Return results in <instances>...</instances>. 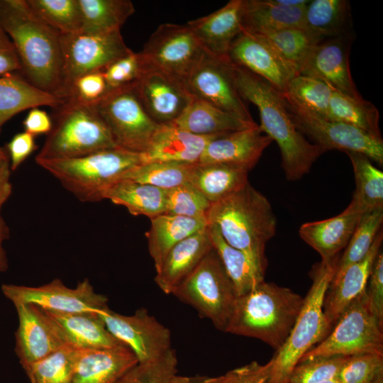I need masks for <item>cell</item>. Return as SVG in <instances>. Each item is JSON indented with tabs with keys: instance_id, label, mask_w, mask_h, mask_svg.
<instances>
[{
	"instance_id": "obj_1",
	"label": "cell",
	"mask_w": 383,
	"mask_h": 383,
	"mask_svg": "<svg viewBox=\"0 0 383 383\" xmlns=\"http://www.w3.org/2000/svg\"><path fill=\"white\" fill-rule=\"evenodd\" d=\"M231 70L242 98L258 109L260 129L278 145L287 179H301L325 152L299 130L281 92L240 66L231 62Z\"/></svg>"
},
{
	"instance_id": "obj_2",
	"label": "cell",
	"mask_w": 383,
	"mask_h": 383,
	"mask_svg": "<svg viewBox=\"0 0 383 383\" xmlns=\"http://www.w3.org/2000/svg\"><path fill=\"white\" fill-rule=\"evenodd\" d=\"M0 21L15 46L22 76L38 89L60 98L61 34L40 20L26 0H0Z\"/></svg>"
},
{
	"instance_id": "obj_3",
	"label": "cell",
	"mask_w": 383,
	"mask_h": 383,
	"mask_svg": "<svg viewBox=\"0 0 383 383\" xmlns=\"http://www.w3.org/2000/svg\"><path fill=\"white\" fill-rule=\"evenodd\" d=\"M207 221L215 225L223 238L243 252L265 276L266 245L277 231V218L266 196L248 182L238 191L213 203Z\"/></svg>"
},
{
	"instance_id": "obj_4",
	"label": "cell",
	"mask_w": 383,
	"mask_h": 383,
	"mask_svg": "<svg viewBox=\"0 0 383 383\" xmlns=\"http://www.w3.org/2000/svg\"><path fill=\"white\" fill-rule=\"evenodd\" d=\"M304 298L262 280L237 296L225 332L259 339L279 350L288 338Z\"/></svg>"
},
{
	"instance_id": "obj_5",
	"label": "cell",
	"mask_w": 383,
	"mask_h": 383,
	"mask_svg": "<svg viewBox=\"0 0 383 383\" xmlns=\"http://www.w3.org/2000/svg\"><path fill=\"white\" fill-rule=\"evenodd\" d=\"M35 162L78 200L92 203L106 199L108 190L143 161L141 153L116 148L78 157Z\"/></svg>"
},
{
	"instance_id": "obj_6",
	"label": "cell",
	"mask_w": 383,
	"mask_h": 383,
	"mask_svg": "<svg viewBox=\"0 0 383 383\" xmlns=\"http://www.w3.org/2000/svg\"><path fill=\"white\" fill-rule=\"evenodd\" d=\"M52 109V128L35 161L74 158L118 148L93 104L65 99Z\"/></svg>"
},
{
	"instance_id": "obj_7",
	"label": "cell",
	"mask_w": 383,
	"mask_h": 383,
	"mask_svg": "<svg viewBox=\"0 0 383 383\" xmlns=\"http://www.w3.org/2000/svg\"><path fill=\"white\" fill-rule=\"evenodd\" d=\"M338 257L321 262L312 271V284L294 326L282 347L272 357L269 383H288L298 362L329 333L331 326L323 312V300L335 274Z\"/></svg>"
},
{
	"instance_id": "obj_8",
	"label": "cell",
	"mask_w": 383,
	"mask_h": 383,
	"mask_svg": "<svg viewBox=\"0 0 383 383\" xmlns=\"http://www.w3.org/2000/svg\"><path fill=\"white\" fill-rule=\"evenodd\" d=\"M225 331L237 299L235 287L213 248L172 293Z\"/></svg>"
},
{
	"instance_id": "obj_9",
	"label": "cell",
	"mask_w": 383,
	"mask_h": 383,
	"mask_svg": "<svg viewBox=\"0 0 383 383\" xmlns=\"http://www.w3.org/2000/svg\"><path fill=\"white\" fill-rule=\"evenodd\" d=\"M360 354L383 355V324L372 312L366 289L342 313L328 335L301 359Z\"/></svg>"
},
{
	"instance_id": "obj_10",
	"label": "cell",
	"mask_w": 383,
	"mask_h": 383,
	"mask_svg": "<svg viewBox=\"0 0 383 383\" xmlns=\"http://www.w3.org/2000/svg\"><path fill=\"white\" fill-rule=\"evenodd\" d=\"M93 105L116 146L130 152L144 153L160 126L145 111L134 84L107 91Z\"/></svg>"
},
{
	"instance_id": "obj_11",
	"label": "cell",
	"mask_w": 383,
	"mask_h": 383,
	"mask_svg": "<svg viewBox=\"0 0 383 383\" xmlns=\"http://www.w3.org/2000/svg\"><path fill=\"white\" fill-rule=\"evenodd\" d=\"M63 59L60 97L65 99L74 81L89 72L104 71L114 61L133 51L126 45L120 30L61 35Z\"/></svg>"
},
{
	"instance_id": "obj_12",
	"label": "cell",
	"mask_w": 383,
	"mask_h": 383,
	"mask_svg": "<svg viewBox=\"0 0 383 383\" xmlns=\"http://www.w3.org/2000/svg\"><path fill=\"white\" fill-rule=\"evenodd\" d=\"M283 96L299 130L324 152L338 150L359 152L382 165V138L374 137L350 125L322 117Z\"/></svg>"
},
{
	"instance_id": "obj_13",
	"label": "cell",
	"mask_w": 383,
	"mask_h": 383,
	"mask_svg": "<svg viewBox=\"0 0 383 383\" xmlns=\"http://www.w3.org/2000/svg\"><path fill=\"white\" fill-rule=\"evenodd\" d=\"M146 68L162 72L184 84L204 52L187 24L164 23L140 52Z\"/></svg>"
},
{
	"instance_id": "obj_14",
	"label": "cell",
	"mask_w": 383,
	"mask_h": 383,
	"mask_svg": "<svg viewBox=\"0 0 383 383\" xmlns=\"http://www.w3.org/2000/svg\"><path fill=\"white\" fill-rule=\"evenodd\" d=\"M1 291L13 304H33L56 312L99 313L108 306L106 296L96 293L87 278L74 288L55 279L39 287L4 284Z\"/></svg>"
},
{
	"instance_id": "obj_15",
	"label": "cell",
	"mask_w": 383,
	"mask_h": 383,
	"mask_svg": "<svg viewBox=\"0 0 383 383\" xmlns=\"http://www.w3.org/2000/svg\"><path fill=\"white\" fill-rule=\"evenodd\" d=\"M99 315L111 334L133 352L138 363L155 360L172 348L170 329L144 308L125 316L106 306Z\"/></svg>"
},
{
	"instance_id": "obj_16",
	"label": "cell",
	"mask_w": 383,
	"mask_h": 383,
	"mask_svg": "<svg viewBox=\"0 0 383 383\" xmlns=\"http://www.w3.org/2000/svg\"><path fill=\"white\" fill-rule=\"evenodd\" d=\"M184 85L194 97L245 121H254L236 88L230 61L223 62L204 52Z\"/></svg>"
},
{
	"instance_id": "obj_17",
	"label": "cell",
	"mask_w": 383,
	"mask_h": 383,
	"mask_svg": "<svg viewBox=\"0 0 383 383\" xmlns=\"http://www.w3.org/2000/svg\"><path fill=\"white\" fill-rule=\"evenodd\" d=\"M353 36L331 38L317 43L299 74L327 84L333 90L354 98L362 97L353 79L349 55Z\"/></svg>"
},
{
	"instance_id": "obj_18",
	"label": "cell",
	"mask_w": 383,
	"mask_h": 383,
	"mask_svg": "<svg viewBox=\"0 0 383 383\" xmlns=\"http://www.w3.org/2000/svg\"><path fill=\"white\" fill-rule=\"evenodd\" d=\"M231 62L262 78L283 93L297 71L261 35L243 30L228 51Z\"/></svg>"
},
{
	"instance_id": "obj_19",
	"label": "cell",
	"mask_w": 383,
	"mask_h": 383,
	"mask_svg": "<svg viewBox=\"0 0 383 383\" xmlns=\"http://www.w3.org/2000/svg\"><path fill=\"white\" fill-rule=\"evenodd\" d=\"M134 86L145 111L160 125L176 121L194 98L179 81L155 70H146Z\"/></svg>"
},
{
	"instance_id": "obj_20",
	"label": "cell",
	"mask_w": 383,
	"mask_h": 383,
	"mask_svg": "<svg viewBox=\"0 0 383 383\" xmlns=\"http://www.w3.org/2000/svg\"><path fill=\"white\" fill-rule=\"evenodd\" d=\"M243 0H231L206 16L187 23L203 51L223 62H229L228 51L243 31Z\"/></svg>"
},
{
	"instance_id": "obj_21",
	"label": "cell",
	"mask_w": 383,
	"mask_h": 383,
	"mask_svg": "<svg viewBox=\"0 0 383 383\" xmlns=\"http://www.w3.org/2000/svg\"><path fill=\"white\" fill-rule=\"evenodd\" d=\"M272 142L257 126L216 135L206 145L198 163H218L252 170Z\"/></svg>"
},
{
	"instance_id": "obj_22",
	"label": "cell",
	"mask_w": 383,
	"mask_h": 383,
	"mask_svg": "<svg viewBox=\"0 0 383 383\" xmlns=\"http://www.w3.org/2000/svg\"><path fill=\"white\" fill-rule=\"evenodd\" d=\"M14 306L18 319L15 350L25 369L65 344L38 306L26 304Z\"/></svg>"
},
{
	"instance_id": "obj_23",
	"label": "cell",
	"mask_w": 383,
	"mask_h": 383,
	"mask_svg": "<svg viewBox=\"0 0 383 383\" xmlns=\"http://www.w3.org/2000/svg\"><path fill=\"white\" fill-rule=\"evenodd\" d=\"M39 308L65 345L81 350L125 345L111 334L99 313H61Z\"/></svg>"
},
{
	"instance_id": "obj_24",
	"label": "cell",
	"mask_w": 383,
	"mask_h": 383,
	"mask_svg": "<svg viewBox=\"0 0 383 383\" xmlns=\"http://www.w3.org/2000/svg\"><path fill=\"white\" fill-rule=\"evenodd\" d=\"M363 214L351 201L343 211L334 217L302 224L299 233L318 252L322 262H331L346 247Z\"/></svg>"
},
{
	"instance_id": "obj_25",
	"label": "cell",
	"mask_w": 383,
	"mask_h": 383,
	"mask_svg": "<svg viewBox=\"0 0 383 383\" xmlns=\"http://www.w3.org/2000/svg\"><path fill=\"white\" fill-rule=\"evenodd\" d=\"M212 248L208 226L182 240L170 250L156 270L155 283L165 294H172Z\"/></svg>"
},
{
	"instance_id": "obj_26",
	"label": "cell",
	"mask_w": 383,
	"mask_h": 383,
	"mask_svg": "<svg viewBox=\"0 0 383 383\" xmlns=\"http://www.w3.org/2000/svg\"><path fill=\"white\" fill-rule=\"evenodd\" d=\"M382 240L383 233L381 229L366 256L349 266L338 279L331 282L324 297L323 307L331 328L351 302L365 290L372 265L380 251Z\"/></svg>"
},
{
	"instance_id": "obj_27",
	"label": "cell",
	"mask_w": 383,
	"mask_h": 383,
	"mask_svg": "<svg viewBox=\"0 0 383 383\" xmlns=\"http://www.w3.org/2000/svg\"><path fill=\"white\" fill-rule=\"evenodd\" d=\"M138 363L126 345L82 350L70 383H116Z\"/></svg>"
},
{
	"instance_id": "obj_28",
	"label": "cell",
	"mask_w": 383,
	"mask_h": 383,
	"mask_svg": "<svg viewBox=\"0 0 383 383\" xmlns=\"http://www.w3.org/2000/svg\"><path fill=\"white\" fill-rule=\"evenodd\" d=\"M216 135H199L170 124L160 125L142 153L143 163H198L207 143Z\"/></svg>"
},
{
	"instance_id": "obj_29",
	"label": "cell",
	"mask_w": 383,
	"mask_h": 383,
	"mask_svg": "<svg viewBox=\"0 0 383 383\" xmlns=\"http://www.w3.org/2000/svg\"><path fill=\"white\" fill-rule=\"evenodd\" d=\"M170 125L199 135H218L258 126L195 97Z\"/></svg>"
},
{
	"instance_id": "obj_30",
	"label": "cell",
	"mask_w": 383,
	"mask_h": 383,
	"mask_svg": "<svg viewBox=\"0 0 383 383\" xmlns=\"http://www.w3.org/2000/svg\"><path fill=\"white\" fill-rule=\"evenodd\" d=\"M306 5L289 6L278 0H243V30L264 34L289 28H303Z\"/></svg>"
},
{
	"instance_id": "obj_31",
	"label": "cell",
	"mask_w": 383,
	"mask_h": 383,
	"mask_svg": "<svg viewBox=\"0 0 383 383\" xmlns=\"http://www.w3.org/2000/svg\"><path fill=\"white\" fill-rule=\"evenodd\" d=\"M62 102L31 84L20 73L0 76V133L8 121L23 111L41 106L53 109Z\"/></svg>"
},
{
	"instance_id": "obj_32",
	"label": "cell",
	"mask_w": 383,
	"mask_h": 383,
	"mask_svg": "<svg viewBox=\"0 0 383 383\" xmlns=\"http://www.w3.org/2000/svg\"><path fill=\"white\" fill-rule=\"evenodd\" d=\"M150 221V228L145 235L156 270L174 245L208 226L205 218L169 213L159 215Z\"/></svg>"
},
{
	"instance_id": "obj_33",
	"label": "cell",
	"mask_w": 383,
	"mask_h": 383,
	"mask_svg": "<svg viewBox=\"0 0 383 383\" xmlns=\"http://www.w3.org/2000/svg\"><path fill=\"white\" fill-rule=\"evenodd\" d=\"M352 14L347 0H312L306 5L303 28L321 40L353 36Z\"/></svg>"
},
{
	"instance_id": "obj_34",
	"label": "cell",
	"mask_w": 383,
	"mask_h": 383,
	"mask_svg": "<svg viewBox=\"0 0 383 383\" xmlns=\"http://www.w3.org/2000/svg\"><path fill=\"white\" fill-rule=\"evenodd\" d=\"M249 170L218 163H196L189 182L211 204L238 191L248 182Z\"/></svg>"
},
{
	"instance_id": "obj_35",
	"label": "cell",
	"mask_w": 383,
	"mask_h": 383,
	"mask_svg": "<svg viewBox=\"0 0 383 383\" xmlns=\"http://www.w3.org/2000/svg\"><path fill=\"white\" fill-rule=\"evenodd\" d=\"M166 189L150 184L123 179L107 192L106 199L126 207L133 216L150 219L166 213Z\"/></svg>"
},
{
	"instance_id": "obj_36",
	"label": "cell",
	"mask_w": 383,
	"mask_h": 383,
	"mask_svg": "<svg viewBox=\"0 0 383 383\" xmlns=\"http://www.w3.org/2000/svg\"><path fill=\"white\" fill-rule=\"evenodd\" d=\"M82 14V32L106 33L121 27L135 12L129 0H78Z\"/></svg>"
},
{
	"instance_id": "obj_37",
	"label": "cell",
	"mask_w": 383,
	"mask_h": 383,
	"mask_svg": "<svg viewBox=\"0 0 383 383\" xmlns=\"http://www.w3.org/2000/svg\"><path fill=\"white\" fill-rule=\"evenodd\" d=\"M212 244L223 266L232 281L237 296L250 291L257 283L264 280L261 274L240 250L230 245L221 236L217 227L208 224Z\"/></svg>"
},
{
	"instance_id": "obj_38",
	"label": "cell",
	"mask_w": 383,
	"mask_h": 383,
	"mask_svg": "<svg viewBox=\"0 0 383 383\" xmlns=\"http://www.w3.org/2000/svg\"><path fill=\"white\" fill-rule=\"evenodd\" d=\"M327 118L344 123L368 134L382 138L379 128V112L370 101L332 91Z\"/></svg>"
},
{
	"instance_id": "obj_39",
	"label": "cell",
	"mask_w": 383,
	"mask_h": 383,
	"mask_svg": "<svg viewBox=\"0 0 383 383\" xmlns=\"http://www.w3.org/2000/svg\"><path fill=\"white\" fill-rule=\"evenodd\" d=\"M353 165L356 188L351 201L365 213L383 209V172L366 155L345 152Z\"/></svg>"
},
{
	"instance_id": "obj_40",
	"label": "cell",
	"mask_w": 383,
	"mask_h": 383,
	"mask_svg": "<svg viewBox=\"0 0 383 383\" xmlns=\"http://www.w3.org/2000/svg\"><path fill=\"white\" fill-rule=\"evenodd\" d=\"M82 350L63 345L25 368L30 383H70Z\"/></svg>"
},
{
	"instance_id": "obj_41",
	"label": "cell",
	"mask_w": 383,
	"mask_h": 383,
	"mask_svg": "<svg viewBox=\"0 0 383 383\" xmlns=\"http://www.w3.org/2000/svg\"><path fill=\"white\" fill-rule=\"evenodd\" d=\"M257 35L264 38L298 73L314 46L322 40L302 27Z\"/></svg>"
},
{
	"instance_id": "obj_42",
	"label": "cell",
	"mask_w": 383,
	"mask_h": 383,
	"mask_svg": "<svg viewBox=\"0 0 383 383\" xmlns=\"http://www.w3.org/2000/svg\"><path fill=\"white\" fill-rule=\"evenodd\" d=\"M196 164L159 161L142 163L129 170L123 179L167 190L189 182Z\"/></svg>"
},
{
	"instance_id": "obj_43",
	"label": "cell",
	"mask_w": 383,
	"mask_h": 383,
	"mask_svg": "<svg viewBox=\"0 0 383 383\" xmlns=\"http://www.w3.org/2000/svg\"><path fill=\"white\" fill-rule=\"evenodd\" d=\"M383 209L365 213L354 231L345 252L338 260L335 274L331 282L339 278L351 265L363 259L382 229Z\"/></svg>"
},
{
	"instance_id": "obj_44",
	"label": "cell",
	"mask_w": 383,
	"mask_h": 383,
	"mask_svg": "<svg viewBox=\"0 0 383 383\" xmlns=\"http://www.w3.org/2000/svg\"><path fill=\"white\" fill-rule=\"evenodd\" d=\"M31 11L61 35L82 30L78 0H26Z\"/></svg>"
},
{
	"instance_id": "obj_45",
	"label": "cell",
	"mask_w": 383,
	"mask_h": 383,
	"mask_svg": "<svg viewBox=\"0 0 383 383\" xmlns=\"http://www.w3.org/2000/svg\"><path fill=\"white\" fill-rule=\"evenodd\" d=\"M332 91L320 79L297 74L289 81L282 94L303 108L327 118Z\"/></svg>"
},
{
	"instance_id": "obj_46",
	"label": "cell",
	"mask_w": 383,
	"mask_h": 383,
	"mask_svg": "<svg viewBox=\"0 0 383 383\" xmlns=\"http://www.w3.org/2000/svg\"><path fill=\"white\" fill-rule=\"evenodd\" d=\"M211 204L189 182L166 191L165 213L207 220Z\"/></svg>"
},
{
	"instance_id": "obj_47",
	"label": "cell",
	"mask_w": 383,
	"mask_h": 383,
	"mask_svg": "<svg viewBox=\"0 0 383 383\" xmlns=\"http://www.w3.org/2000/svg\"><path fill=\"white\" fill-rule=\"evenodd\" d=\"M348 356H316L301 359L294 367L288 383H327L338 378Z\"/></svg>"
},
{
	"instance_id": "obj_48",
	"label": "cell",
	"mask_w": 383,
	"mask_h": 383,
	"mask_svg": "<svg viewBox=\"0 0 383 383\" xmlns=\"http://www.w3.org/2000/svg\"><path fill=\"white\" fill-rule=\"evenodd\" d=\"M177 357L171 348L160 357L138 363L116 383H170L177 374Z\"/></svg>"
},
{
	"instance_id": "obj_49",
	"label": "cell",
	"mask_w": 383,
	"mask_h": 383,
	"mask_svg": "<svg viewBox=\"0 0 383 383\" xmlns=\"http://www.w3.org/2000/svg\"><path fill=\"white\" fill-rule=\"evenodd\" d=\"M338 377L341 383H383V355L360 354L348 356Z\"/></svg>"
},
{
	"instance_id": "obj_50",
	"label": "cell",
	"mask_w": 383,
	"mask_h": 383,
	"mask_svg": "<svg viewBox=\"0 0 383 383\" xmlns=\"http://www.w3.org/2000/svg\"><path fill=\"white\" fill-rule=\"evenodd\" d=\"M146 70L140 52H132L114 61L103 71L108 91L134 84Z\"/></svg>"
},
{
	"instance_id": "obj_51",
	"label": "cell",
	"mask_w": 383,
	"mask_h": 383,
	"mask_svg": "<svg viewBox=\"0 0 383 383\" xmlns=\"http://www.w3.org/2000/svg\"><path fill=\"white\" fill-rule=\"evenodd\" d=\"M107 91L103 71L93 72L77 78L65 99H72L84 104H94Z\"/></svg>"
},
{
	"instance_id": "obj_52",
	"label": "cell",
	"mask_w": 383,
	"mask_h": 383,
	"mask_svg": "<svg viewBox=\"0 0 383 383\" xmlns=\"http://www.w3.org/2000/svg\"><path fill=\"white\" fill-rule=\"evenodd\" d=\"M272 367V358L265 365L252 361L216 377V383H269Z\"/></svg>"
},
{
	"instance_id": "obj_53",
	"label": "cell",
	"mask_w": 383,
	"mask_h": 383,
	"mask_svg": "<svg viewBox=\"0 0 383 383\" xmlns=\"http://www.w3.org/2000/svg\"><path fill=\"white\" fill-rule=\"evenodd\" d=\"M372 312L383 324V254L378 253L372 265L366 287Z\"/></svg>"
},
{
	"instance_id": "obj_54",
	"label": "cell",
	"mask_w": 383,
	"mask_h": 383,
	"mask_svg": "<svg viewBox=\"0 0 383 383\" xmlns=\"http://www.w3.org/2000/svg\"><path fill=\"white\" fill-rule=\"evenodd\" d=\"M35 136L23 131L16 133L6 145L11 170L18 167L36 150Z\"/></svg>"
},
{
	"instance_id": "obj_55",
	"label": "cell",
	"mask_w": 383,
	"mask_h": 383,
	"mask_svg": "<svg viewBox=\"0 0 383 383\" xmlns=\"http://www.w3.org/2000/svg\"><path fill=\"white\" fill-rule=\"evenodd\" d=\"M20 73L21 65L15 46L0 21V76Z\"/></svg>"
},
{
	"instance_id": "obj_56",
	"label": "cell",
	"mask_w": 383,
	"mask_h": 383,
	"mask_svg": "<svg viewBox=\"0 0 383 383\" xmlns=\"http://www.w3.org/2000/svg\"><path fill=\"white\" fill-rule=\"evenodd\" d=\"M24 131L37 136L48 134L52 128L51 117L43 110L38 108L30 109L23 121Z\"/></svg>"
},
{
	"instance_id": "obj_57",
	"label": "cell",
	"mask_w": 383,
	"mask_h": 383,
	"mask_svg": "<svg viewBox=\"0 0 383 383\" xmlns=\"http://www.w3.org/2000/svg\"><path fill=\"white\" fill-rule=\"evenodd\" d=\"M10 177L11 167L9 157H0V212L3 204L12 192Z\"/></svg>"
},
{
	"instance_id": "obj_58",
	"label": "cell",
	"mask_w": 383,
	"mask_h": 383,
	"mask_svg": "<svg viewBox=\"0 0 383 383\" xmlns=\"http://www.w3.org/2000/svg\"><path fill=\"white\" fill-rule=\"evenodd\" d=\"M9 237V228L0 216V272H5L9 267L8 259L3 248V242Z\"/></svg>"
},
{
	"instance_id": "obj_59",
	"label": "cell",
	"mask_w": 383,
	"mask_h": 383,
	"mask_svg": "<svg viewBox=\"0 0 383 383\" xmlns=\"http://www.w3.org/2000/svg\"><path fill=\"white\" fill-rule=\"evenodd\" d=\"M170 383H216V377L192 378L176 374Z\"/></svg>"
},
{
	"instance_id": "obj_60",
	"label": "cell",
	"mask_w": 383,
	"mask_h": 383,
	"mask_svg": "<svg viewBox=\"0 0 383 383\" xmlns=\"http://www.w3.org/2000/svg\"><path fill=\"white\" fill-rule=\"evenodd\" d=\"M8 157L6 150L0 147V157Z\"/></svg>"
}]
</instances>
